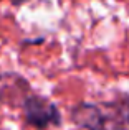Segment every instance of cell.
Returning a JSON list of instances; mask_svg holds the SVG:
<instances>
[{
    "instance_id": "3",
    "label": "cell",
    "mask_w": 129,
    "mask_h": 130,
    "mask_svg": "<svg viewBox=\"0 0 129 130\" xmlns=\"http://www.w3.org/2000/svg\"><path fill=\"white\" fill-rule=\"evenodd\" d=\"M108 120V130H129V94H118L101 104Z\"/></svg>"
},
{
    "instance_id": "4",
    "label": "cell",
    "mask_w": 129,
    "mask_h": 130,
    "mask_svg": "<svg viewBox=\"0 0 129 130\" xmlns=\"http://www.w3.org/2000/svg\"><path fill=\"white\" fill-rule=\"evenodd\" d=\"M12 89L15 94L22 95V99H25L30 92V84L25 77H22L17 73H3L0 74V102L7 101V92Z\"/></svg>"
},
{
    "instance_id": "1",
    "label": "cell",
    "mask_w": 129,
    "mask_h": 130,
    "mask_svg": "<svg viewBox=\"0 0 129 130\" xmlns=\"http://www.w3.org/2000/svg\"><path fill=\"white\" fill-rule=\"evenodd\" d=\"M25 122L36 130H46L48 127L61 125V112L56 104L38 94H28L22 102Z\"/></svg>"
},
{
    "instance_id": "2",
    "label": "cell",
    "mask_w": 129,
    "mask_h": 130,
    "mask_svg": "<svg viewBox=\"0 0 129 130\" xmlns=\"http://www.w3.org/2000/svg\"><path fill=\"white\" fill-rule=\"evenodd\" d=\"M70 119L74 125L84 130H108V120L101 105L80 102L70 110Z\"/></svg>"
},
{
    "instance_id": "5",
    "label": "cell",
    "mask_w": 129,
    "mask_h": 130,
    "mask_svg": "<svg viewBox=\"0 0 129 130\" xmlns=\"http://www.w3.org/2000/svg\"><path fill=\"white\" fill-rule=\"evenodd\" d=\"M0 2H2V0H0ZM10 2H12L13 5H17V7H18V5H22V3H25L27 0H10Z\"/></svg>"
}]
</instances>
